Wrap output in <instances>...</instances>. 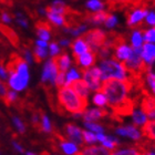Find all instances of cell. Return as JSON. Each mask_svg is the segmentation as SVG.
<instances>
[{
    "label": "cell",
    "mask_w": 155,
    "mask_h": 155,
    "mask_svg": "<svg viewBox=\"0 0 155 155\" xmlns=\"http://www.w3.org/2000/svg\"><path fill=\"white\" fill-rule=\"evenodd\" d=\"M1 20H2L3 22H10V20H11V18H10V16L8 15V13H2L1 15Z\"/></svg>",
    "instance_id": "bcb514c9"
},
{
    "label": "cell",
    "mask_w": 155,
    "mask_h": 155,
    "mask_svg": "<svg viewBox=\"0 0 155 155\" xmlns=\"http://www.w3.org/2000/svg\"><path fill=\"white\" fill-rule=\"evenodd\" d=\"M65 131H67V135L70 139L71 143L73 144H83V134L78 126H75L74 124H67L65 125Z\"/></svg>",
    "instance_id": "ba28073f"
},
{
    "label": "cell",
    "mask_w": 155,
    "mask_h": 155,
    "mask_svg": "<svg viewBox=\"0 0 155 155\" xmlns=\"http://www.w3.org/2000/svg\"><path fill=\"white\" fill-rule=\"evenodd\" d=\"M112 153L104 146H87L80 153V155H111Z\"/></svg>",
    "instance_id": "ac0fdd59"
},
{
    "label": "cell",
    "mask_w": 155,
    "mask_h": 155,
    "mask_svg": "<svg viewBox=\"0 0 155 155\" xmlns=\"http://www.w3.org/2000/svg\"><path fill=\"white\" fill-rule=\"evenodd\" d=\"M85 127H87V130H90L92 132H95L97 134H102L103 133V127L99 124H95V123L92 122H85Z\"/></svg>",
    "instance_id": "1f68e13d"
},
{
    "label": "cell",
    "mask_w": 155,
    "mask_h": 155,
    "mask_svg": "<svg viewBox=\"0 0 155 155\" xmlns=\"http://www.w3.org/2000/svg\"><path fill=\"white\" fill-rule=\"evenodd\" d=\"M37 45H38V47H40V48H45V47L48 45V43H47V41H42V40H38V41H37Z\"/></svg>",
    "instance_id": "c3c4849f"
},
{
    "label": "cell",
    "mask_w": 155,
    "mask_h": 155,
    "mask_svg": "<svg viewBox=\"0 0 155 155\" xmlns=\"http://www.w3.org/2000/svg\"><path fill=\"white\" fill-rule=\"evenodd\" d=\"M146 81H147V84L152 90V93L155 95V74H153L151 72H147L146 73Z\"/></svg>",
    "instance_id": "74e56055"
},
{
    "label": "cell",
    "mask_w": 155,
    "mask_h": 155,
    "mask_svg": "<svg viewBox=\"0 0 155 155\" xmlns=\"http://www.w3.org/2000/svg\"><path fill=\"white\" fill-rule=\"evenodd\" d=\"M101 71H102V80L109 79H119V80H126L127 71L123 63H119L115 60H103L101 62Z\"/></svg>",
    "instance_id": "3957f363"
},
{
    "label": "cell",
    "mask_w": 155,
    "mask_h": 155,
    "mask_svg": "<svg viewBox=\"0 0 155 155\" xmlns=\"http://www.w3.org/2000/svg\"><path fill=\"white\" fill-rule=\"evenodd\" d=\"M41 127L45 132H50L51 131V123H50L49 117L45 114L41 115Z\"/></svg>",
    "instance_id": "e575fe53"
},
{
    "label": "cell",
    "mask_w": 155,
    "mask_h": 155,
    "mask_svg": "<svg viewBox=\"0 0 155 155\" xmlns=\"http://www.w3.org/2000/svg\"><path fill=\"white\" fill-rule=\"evenodd\" d=\"M142 58L145 64L149 67L155 61V45L154 43H145L142 49Z\"/></svg>",
    "instance_id": "8fae6325"
},
{
    "label": "cell",
    "mask_w": 155,
    "mask_h": 155,
    "mask_svg": "<svg viewBox=\"0 0 155 155\" xmlns=\"http://www.w3.org/2000/svg\"><path fill=\"white\" fill-rule=\"evenodd\" d=\"M82 134H83V140L87 143H94L97 141V135L90 131H82Z\"/></svg>",
    "instance_id": "836d02e7"
},
{
    "label": "cell",
    "mask_w": 155,
    "mask_h": 155,
    "mask_svg": "<svg viewBox=\"0 0 155 155\" xmlns=\"http://www.w3.org/2000/svg\"><path fill=\"white\" fill-rule=\"evenodd\" d=\"M144 40H145L147 43L155 42V28L146 30L145 32H144Z\"/></svg>",
    "instance_id": "d590c367"
},
{
    "label": "cell",
    "mask_w": 155,
    "mask_h": 155,
    "mask_svg": "<svg viewBox=\"0 0 155 155\" xmlns=\"http://www.w3.org/2000/svg\"><path fill=\"white\" fill-rule=\"evenodd\" d=\"M111 155H144V154L139 149L132 147V149H125V150H121V151H116V152L112 153Z\"/></svg>",
    "instance_id": "4316f807"
},
{
    "label": "cell",
    "mask_w": 155,
    "mask_h": 155,
    "mask_svg": "<svg viewBox=\"0 0 155 155\" xmlns=\"http://www.w3.org/2000/svg\"><path fill=\"white\" fill-rule=\"evenodd\" d=\"M110 16L111 15L109 12L101 10V11H97V12L92 13V15H87V20L93 23H102V22H105Z\"/></svg>",
    "instance_id": "44dd1931"
},
{
    "label": "cell",
    "mask_w": 155,
    "mask_h": 155,
    "mask_svg": "<svg viewBox=\"0 0 155 155\" xmlns=\"http://www.w3.org/2000/svg\"><path fill=\"white\" fill-rule=\"evenodd\" d=\"M58 65L55 62L54 58H52L51 60H49L45 65L43 69V73H42V82L45 83L47 81H50V83L55 82V79L58 77Z\"/></svg>",
    "instance_id": "52a82bcc"
},
{
    "label": "cell",
    "mask_w": 155,
    "mask_h": 155,
    "mask_svg": "<svg viewBox=\"0 0 155 155\" xmlns=\"http://www.w3.org/2000/svg\"><path fill=\"white\" fill-rule=\"evenodd\" d=\"M59 51H60V49H59L57 43H51V45H50V54H51L52 57H54V55L58 54Z\"/></svg>",
    "instance_id": "7bdbcfd3"
},
{
    "label": "cell",
    "mask_w": 155,
    "mask_h": 155,
    "mask_svg": "<svg viewBox=\"0 0 155 155\" xmlns=\"http://www.w3.org/2000/svg\"><path fill=\"white\" fill-rule=\"evenodd\" d=\"M60 43H61L62 45H70V42H69L68 40H62V41H60Z\"/></svg>",
    "instance_id": "816d5d0a"
},
{
    "label": "cell",
    "mask_w": 155,
    "mask_h": 155,
    "mask_svg": "<svg viewBox=\"0 0 155 155\" xmlns=\"http://www.w3.org/2000/svg\"><path fill=\"white\" fill-rule=\"evenodd\" d=\"M27 155H35L33 153H31V152H29V153H27Z\"/></svg>",
    "instance_id": "11a10c76"
},
{
    "label": "cell",
    "mask_w": 155,
    "mask_h": 155,
    "mask_svg": "<svg viewBox=\"0 0 155 155\" xmlns=\"http://www.w3.org/2000/svg\"><path fill=\"white\" fill-rule=\"evenodd\" d=\"M82 39L87 42V45L90 47L92 52L97 53L99 51V49H101L105 45L107 35L101 29H92L84 33L82 36Z\"/></svg>",
    "instance_id": "277c9868"
},
{
    "label": "cell",
    "mask_w": 155,
    "mask_h": 155,
    "mask_svg": "<svg viewBox=\"0 0 155 155\" xmlns=\"http://www.w3.org/2000/svg\"><path fill=\"white\" fill-rule=\"evenodd\" d=\"M41 155H50V154H49L48 152H42V153H41Z\"/></svg>",
    "instance_id": "db71d44e"
},
{
    "label": "cell",
    "mask_w": 155,
    "mask_h": 155,
    "mask_svg": "<svg viewBox=\"0 0 155 155\" xmlns=\"http://www.w3.org/2000/svg\"><path fill=\"white\" fill-rule=\"evenodd\" d=\"M13 123H15V125H16L17 130H18L20 133H25V131H26V127H25V124L20 121V119H18V117H13Z\"/></svg>",
    "instance_id": "ab89813d"
},
{
    "label": "cell",
    "mask_w": 155,
    "mask_h": 155,
    "mask_svg": "<svg viewBox=\"0 0 155 155\" xmlns=\"http://www.w3.org/2000/svg\"><path fill=\"white\" fill-rule=\"evenodd\" d=\"M65 79H67V75H65V73H63V72H59L58 73V77H57V79H55V85L59 87V90L61 89L62 85H64L65 84Z\"/></svg>",
    "instance_id": "f35d334b"
},
{
    "label": "cell",
    "mask_w": 155,
    "mask_h": 155,
    "mask_svg": "<svg viewBox=\"0 0 155 155\" xmlns=\"http://www.w3.org/2000/svg\"><path fill=\"white\" fill-rule=\"evenodd\" d=\"M71 47H72V49H73V52H74V57L82 55L91 50L90 47L87 45V42L84 41L82 38H79V39H77L74 42H72Z\"/></svg>",
    "instance_id": "5bb4252c"
},
{
    "label": "cell",
    "mask_w": 155,
    "mask_h": 155,
    "mask_svg": "<svg viewBox=\"0 0 155 155\" xmlns=\"http://www.w3.org/2000/svg\"><path fill=\"white\" fill-rule=\"evenodd\" d=\"M37 28V35L39 36L40 40L42 41H48L50 39V26L45 22H37L36 23Z\"/></svg>",
    "instance_id": "d6986e66"
},
{
    "label": "cell",
    "mask_w": 155,
    "mask_h": 155,
    "mask_svg": "<svg viewBox=\"0 0 155 155\" xmlns=\"http://www.w3.org/2000/svg\"><path fill=\"white\" fill-rule=\"evenodd\" d=\"M79 78H80V74H79V72H77L75 69H71L69 73L67 74V79H65V87H70V84L73 82V81H77L79 80Z\"/></svg>",
    "instance_id": "83f0119b"
},
{
    "label": "cell",
    "mask_w": 155,
    "mask_h": 155,
    "mask_svg": "<svg viewBox=\"0 0 155 155\" xmlns=\"http://www.w3.org/2000/svg\"><path fill=\"white\" fill-rule=\"evenodd\" d=\"M61 147L67 155H75V153H78L77 145L71 142H62Z\"/></svg>",
    "instance_id": "484cf974"
},
{
    "label": "cell",
    "mask_w": 155,
    "mask_h": 155,
    "mask_svg": "<svg viewBox=\"0 0 155 155\" xmlns=\"http://www.w3.org/2000/svg\"><path fill=\"white\" fill-rule=\"evenodd\" d=\"M144 155H155V153H152V152H149V153H146V154Z\"/></svg>",
    "instance_id": "f5cc1de1"
},
{
    "label": "cell",
    "mask_w": 155,
    "mask_h": 155,
    "mask_svg": "<svg viewBox=\"0 0 155 155\" xmlns=\"http://www.w3.org/2000/svg\"><path fill=\"white\" fill-rule=\"evenodd\" d=\"M107 115V111H105L104 109H91V110L84 112L83 119L85 122H91V121L99 120Z\"/></svg>",
    "instance_id": "9a60e30c"
},
{
    "label": "cell",
    "mask_w": 155,
    "mask_h": 155,
    "mask_svg": "<svg viewBox=\"0 0 155 155\" xmlns=\"http://www.w3.org/2000/svg\"><path fill=\"white\" fill-rule=\"evenodd\" d=\"M143 99L141 101V110L146 115V117L155 120V97L144 89L142 91Z\"/></svg>",
    "instance_id": "8992f818"
},
{
    "label": "cell",
    "mask_w": 155,
    "mask_h": 155,
    "mask_svg": "<svg viewBox=\"0 0 155 155\" xmlns=\"http://www.w3.org/2000/svg\"><path fill=\"white\" fill-rule=\"evenodd\" d=\"M27 84H28V81L23 80L22 78H20L19 75L17 74L16 72L10 74V77H9V85L12 87L13 90L22 91L23 89L27 87Z\"/></svg>",
    "instance_id": "2e32d148"
},
{
    "label": "cell",
    "mask_w": 155,
    "mask_h": 155,
    "mask_svg": "<svg viewBox=\"0 0 155 155\" xmlns=\"http://www.w3.org/2000/svg\"><path fill=\"white\" fill-rule=\"evenodd\" d=\"M142 133L143 135L146 136L151 141H155V120L154 121H150L143 125L142 127Z\"/></svg>",
    "instance_id": "603a6c76"
},
{
    "label": "cell",
    "mask_w": 155,
    "mask_h": 155,
    "mask_svg": "<svg viewBox=\"0 0 155 155\" xmlns=\"http://www.w3.org/2000/svg\"><path fill=\"white\" fill-rule=\"evenodd\" d=\"M53 58H54L55 62H57L59 71L64 73L69 69V65H70V58H69V55L67 53H63V54L59 55V57H53Z\"/></svg>",
    "instance_id": "7402d4cb"
},
{
    "label": "cell",
    "mask_w": 155,
    "mask_h": 155,
    "mask_svg": "<svg viewBox=\"0 0 155 155\" xmlns=\"http://www.w3.org/2000/svg\"><path fill=\"white\" fill-rule=\"evenodd\" d=\"M147 72H151V73L155 74V61L153 62L151 65H149V71H147Z\"/></svg>",
    "instance_id": "681fc988"
},
{
    "label": "cell",
    "mask_w": 155,
    "mask_h": 155,
    "mask_svg": "<svg viewBox=\"0 0 155 155\" xmlns=\"http://www.w3.org/2000/svg\"><path fill=\"white\" fill-rule=\"evenodd\" d=\"M58 100L63 109L73 114L83 113L87 107V100L79 97L70 87H61L59 90Z\"/></svg>",
    "instance_id": "7a4b0ae2"
},
{
    "label": "cell",
    "mask_w": 155,
    "mask_h": 155,
    "mask_svg": "<svg viewBox=\"0 0 155 155\" xmlns=\"http://www.w3.org/2000/svg\"><path fill=\"white\" fill-rule=\"evenodd\" d=\"M0 32L2 33L3 36L11 42L12 45L19 47V37H18V35H17L16 31H15L12 28H10V27L6 26V25L0 23Z\"/></svg>",
    "instance_id": "7c38bea8"
},
{
    "label": "cell",
    "mask_w": 155,
    "mask_h": 155,
    "mask_svg": "<svg viewBox=\"0 0 155 155\" xmlns=\"http://www.w3.org/2000/svg\"><path fill=\"white\" fill-rule=\"evenodd\" d=\"M25 57H26V60L28 63H31L32 61V58H31V54H30V52L28 50H25Z\"/></svg>",
    "instance_id": "7dc6e473"
},
{
    "label": "cell",
    "mask_w": 155,
    "mask_h": 155,
    "mask_svg": "<svg viewBox=\"0 0 155 155\" xmlns=\"http://www.w3.org/2000/svg\"><path fill=\"white\" fill-rule=\"evenodd\" d=\"M102 144L104 145V147H105V149L107 147V149H110V150H114L116 146L119 145V141H117L116 139H114V137L107 136V139L102 142Z\"/></svg>",
    "instance_id": "f546056e"
},
{
    "label": "cell",
    "mask_w": 155,
    "mask_h": 155,
    "mask_svg": "<svg viewBox=\"0 0 155 155\" xmlns=\"http://www.w3.org/2000/svg\"><path fill=\"white\" fill-rule=\"evenodd\" d=\"M45 11H47V16H48L49 20H50L52 23H54L57 26H65V23H67L65 20L67 19H65L64 16H62L60 13L54 12L50 7H47V8H45Z\"/></svg>",
    "instance_id": "e0dca14e"
},
{
    "label": "cell",
    "mask_w": 155,
    "mask_h": 155,
    "mask_svg": "<svg viewBox=\"0 0 155 155\" xmlns=\"http://www.w3.org/2000/svg\"><path fill=\"white\" fill-rule=\"evenodd\" d=\"M87 7L90 8L91 10H94V11H97V10L101 11V9L104 7V3H102L101 1H97V0H90L87 2Z\"/></svg>",
    "instance_id": "d6a6232c"
},
{
    "label": "cell",
    "mask_w": 155,
    "mask_h": 155,
    "mask_svg": "<svg viewBox=\"0 0 155 155\" xmlns=\"http://www.w3.org/2000/svg\"><path fill=\"white\" fill-rule=\"evenodd\" d=\"M116 23H117V18H116L115 16H112V15H111V16L107 18V21H105V26H107V28H113L114 26H116Z\"/></svg>",
    "instance_id": "60d3db41"
},
{
    "label": "cell",
    "mask_w": 155,
    "mask_h": 155,
    "mask_svg": "<svg viewBox=\"0 0 155 155\" xmlns=\"http://www.w3.org/2000/svg\"><path fill=\"white\" fill-rule=\"evenodd\" d=\"M93 102L94 104H97L99 107H104L105 104H107V100L105 95L103 93H97L93 97Z\"/></svg>",
    "instance_id": "4dcf8cb0"
},
{
    "label": "cell",
    "mask_w": 155,
    "mask_h": 155,
    "mask_svg": "<svg viewBox=\"0 0 155 155\" xmlns=\"http://www.w3.org/2000/svg\"><path fill=\"white\" fill-rule=\"evenodd\" d=\"M70 87L74 91L75 93L81 97L84 100H87V94H89V87H87V82L84 80H77L73 81L71 84H70Z\"/></svg>",
    "instance_id": "30bf717a"
},
{
    "label": "cell",
    "mask_w": 155,
    "mask_h": 155,
    "mask_svg": "<svg viewBox=\"0 0 155 155\" xmlns=\"http://www.w3.org/2000/svg\"><path fill=\"white\" fill-rule=\"evenodd\" d=\"M133 121L135 125H145L147 123V117L141 110H134L133 112Z\"/></svg>",
    "instance_id": "cb8c5ba5"
},
{
    "label": "cell",
    "mask_w": 155,
    "mask_h": 155,
    "mask_svg": "<svg viewBox=\"0 0 155 155\" xmlns=\"http://www.w3.org/2000/svg\"><path fill=\"white\" fill-rule=\"evenodd\" d=\"M146 22L151 25V26H155V12H149V15L146 16Z\"/></svg>",
    "instance_id": "b9f144b4"
},
{
    "label": "cell",
    "mask_w": 155,
    "mask_h": 155,
    "mask_svg": "<svg viewBox=\"0 0 155 155\" xmlns=\"http://www.w3.org/2000/svg\"><path fill=\"white\" fill-rule=\"evenodd\" d=\"M33 57H35V60H36L37 63H40V62L47 57V50H45V48L37 47V48L35 49V52H33Z\"/></svg>",
    "instance_id": "f1b7e54d"
},
{
    "label": "cell",
    "mask_w": 155,
    "mask_h": 155,
    "mask_svg": "<svg viewBox=\"0 0 155 155\" xmlns=\"http://www.w3.org/2000/svg\"><path fill=\"white\" fill-rule=\"evenodd\" d=\"M16 99H17V94H16V92H12V91H9V92L2 97V100L5 101L6 105H8V107L11 105V103H12Z\"/></svg>",
    "instance_id": "8d00e7d4"
},
{
    "label": "cell",
    "mask_w": 155,
    "mask_h": 155,
    "mask_svg": "<svg viewBox=\"0 0 155 155\" xmlns=\"http://www.w3.org/2000/svg\"><path fill=\"white\" fill-rule=\"evenodd\" d=\"M75 63L78 65L82 67V70H85V69L90 68L91 65H93L95 63V53L92 51H89L87 53H84L82 55H79V57H74ZM81 70V71H82Z\"/></svg>",
    "instance_id": "9c48e42d"
},
{
    "label": "cell",
    "mask_w": 155,
    "mask_h": 155,
    "mask_svg": "<svg viewBox=\"0 0 155 155\" xmlns=\"http://www.w3.org/2000/svg\"><path fill=\"white\" fill-rule=\"evenodd\" d=\"M133 90V83L130 79L119 80L109 79L103 81L100 87V92L105 95L109 107L112 109L116 117L127 116L133 114L136 102L132 97H129V93Z\"/></svg>",
    "instance_id": "6da1fadb"
},
{
    "label": "cell",
    "mask_w": 155,
    "mask_h": 155,
    "mask_svg": "<svg viewBox=\"0 0 155 155\" xmlns=\"http://www.w3.org/2000/svg\"><path fill=\"white\" fill-rule=\"evenodd\" d=\"M153 5H154V7H155V1H154V3H153Z\"/></svg>",
    "instance_id": "9f6ffc18"
},
{
    "label": "cell",
    "mask_w": 155,
    "mask_h": 155,
    "mask_svg": "<svg viewBox=\"0 0 155 155\" xmlns=\"http://www.w3.org/2000/svg\"><path fill=\"white\" fill-rule=\"evenodd\" d=\"M17 16L19 17V19H17V21H18V23H19V25H21V26L22 27H27L28 26V22H27V20H25V19H22V18H21V13H18V15H17Z\"/></svg>",
    "instance_id": "f6af8a7d"
},
{
    "label": "cell",
    "mask_w": 155,
    "mask_h": 155,
    "mask_svg": "<svg viewBox=\"0 0 155 155\" xmlns=\"http://www.w3.org/2000/svg\"><path fill=\"white\" fill-rule=\"evenodd\" d=\"M116 133L119 135L122 136H129L133 140H140L141 139V133L139 132V130L136 129L135 126L129 125V126H124V127H119L116 129Z\"/></svg>",
    "instance_id": "4fadbf2b"
},
{
    "label": "cell",
    "mask_w": 155,
    "mask_h": 155,
    "mask_svg": "<svg viewBox=\"0 0 155 155\" xmlns=\"http://www.w3.org/2000/svg\"><path fill=\"white\" fill-rule=\"evenodd\" d=\"M131 53H132V49L130 47H127L126 45H120V47H117L115 49V55L113 57V60L116 61V59H119V60H122V61H126L130 58Z\"/></svg>",
    "instance_id": "ffe728a7"
},
{
    "label": "cell",
    "mask_w": 155,
    "mask_h": 155,
    "mask_svg": "<svg viewBox=\"0 0 155 155\" xmlns=\"http://www.w3.org/2000/svg\"><path fill=\"white\" fill-rule=\"evenodd\" d=\"M143 40L144 38L142 37V31L139 29H136L132 35V39H131V41H132V45L134 48H140L143 43Z\"/></svg>",
    "instance_id": "d4e9b609"
},
{
    "label": "cell",
    "mask_w": 155,
    "mask_h": 155,
    "mask_svg": "<svg viewBox=\"0 0 155 155\" xmlns=\"http://www.w3.org/2000/svg\"><path fill=\"white\" fill-rule=\"evenodd\" d=\"M13 146H15V149H16L17 151H19L20 153H23V149L19 145V144H18V143L13 142Z\"/></svg>",
    "instance_id": "f907efd6"
},
{
    "label": "cell",
    "mask_w": 155,
    "mask_h": 155,
    "mask_svg": "<svg viewBox=\"0 0 155 155\" xmlns=\"http://www.w3.org/2000/svg\"><path fill=\"white\" fill-rule=\"evenodd\" d=\"M84 81L91 90H100V80L102 79V71L100 68H92L91 70H82Z\"/></svg>",
    "instance_id": "5b68a950"
},
{
    "label": "cell",
    "mask_w": 155,
    "mask_h": 155,
    "mask_svg": "<svg viewBox=\"0 0 155 155\" xmlns=\"http://www.w3.org/2000/svg\"><path fill=\"white\" fill-rule=\"evenodd\" d=\"M7 74H8L7 69L2 64H0V77L2 78V79H7Z\"/></svg>",
    "instance_id": "ee69618b"
}]
</instances>
